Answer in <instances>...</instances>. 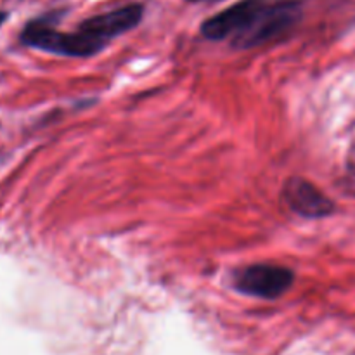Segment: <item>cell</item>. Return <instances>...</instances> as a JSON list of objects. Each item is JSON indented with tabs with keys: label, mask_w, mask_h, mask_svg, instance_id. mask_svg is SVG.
Instances as JSON below:
<instances>
[{
	"label": "cell",
	"mask_w": 355,
	"mask_h": 355,
	"mask_svg": "<svg viewBox=\"0 0 355 355\" xmlns=\"http://www.w3.org/2000/svg\"><path fill=\"white\" fill-rule=\"evenodd\" d=\"M295 283V272L277 263H253L236 270L232 286L236 291L262 300H277Z\"/></svg>",
	"instance_id": "obj_3"
},
{
	"label": "cell",
	"mask_w": 355,
	"mask_h": 355,
	"mask_svg": "<svg viewBox=\"0 0 355 355\" xmlns=\"http://www.w3.org/2000/svg\"><path fill=\"white\" fill-rule=\"evenodd\" d=\"M300 17L298 0H239L203 21L200 31L207 40L248 51L288 33Z\"/></svg>",
	"instance_id": "obj_1"
},
{
	"label": "cell",
	"mask_w": 355,
	"mask_h": 355,
	"mask_svg": "<svg viewBox=\"0 0 355 355\" xmlns=\"http://www.w3.org/2000/svg\"><path fill=\"white\" fill-rule=\"evenodd\" d=\"M7 17H9V14H7V12H3V10H0V26H2V24H3V21H6Z\"/></svg>",
	"instance_id": "obj_6"
},
{
	"label": "cell",
	"mask_w": 355,
	"mask_h": 355,
	"mask_svg": "<svg viewBox=\"0 0 355 355\" xmlns=\"http://www.w3.org/2000/svg\"><path fill=\"white\" fill-rule=\"evenodd\" d=\"M54 17V14H49L26 23L19 35L21 44L62 58H92L104 51L103 45L83 35L78 28L75 31L58 30Z\"/></svg>",
	"instance_id": "obj_2"
},
{
	"label": "cell",
	"mask_w": 355,
	"mask_h": 355,
	"mask_svg": "<svg viewBox=\"0 0 355 355\" xmlns=\"http://www.w3.org/2000/svg\"><path fill=\"white\" fill-rule=\"evenodd\" d=\"M191 3H201V2H220V0H187Z\"/></svg>",
	"instance_id": "obj_7"
},
{
	"label": "cell",
	"mask_w": 355,
	"mask_h": 355,
	"mask_svg": "<svg viewBox=\"0 0 355 355\" xmlns=\"http://www.w3.org/2000/svg\"><path fill=\"white\" fill-rule=\"evenodd\" d=\"M283 200L291 211L304 218H324L335 214L336 207L315 184L305 177L293 175L283 186Z\"/></svg>",
	"instance_id": "obj_5"
},
{
	"label": "cell",
	"mask_w": 355,
	"mask_h": 355,
	"mask_svg": "<svg viewBox=\"0 0 355 355\" xmlns=\"http://www.w3.org/2000/svg\"><path fill=\"white\" fill-rule=\"evenodd\" d=\"M142 17H144V6L132 2L87 17L78 24V30L106 49L114 38L137 28Z\"/></svg>",
	"instance_id": "obj_4"
}]
</instances>
